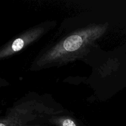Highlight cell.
<instances>
[{"instance_id":"obj_1","label":"cell","mask_w":126,"mask_h":126,"mask_svg":"<svg viewBox=\"0 0 126 126\" xmlns=\"http://www.w3.org/2000/svg\"><path fill=\"white\" fill-rule=\"evenodd\" d=\"M108 26V23H93L74 31L40 54L33 63L34 68L60 66L82 59L106 33Z\"/></svg>"},{"instance_id":"obj_2","label":"cell","mask_w":126,"mask_h":126,"mask_svg":"<svg viewBox=\"0 0 126 126\" xmlns=\"http://www.w3.org/2000/svg\"><path fill=\"white\" fill-rule=\"evenodd\" d=\"M44 25L32 27L23 32L0 48V60L12 56L39 39L46 32Z\"/></svg>"},{"instance_id":"obj_3","label":"cell","mask_w":126,"mask_h":126,"mask_svg":"<svg viewBox=\"0 0 126 126\" xmlns=\"http://www.w3.org/2000/svg\"><path fill=\"white\" fill-rule=\"evenodd\" d=\"M49 121L50 123L56 126H78L75 119L66 116H54Z\"/></svg>"},{"instance_id":"obj_4","label":"cell","mask_w":126,"mask_h":126,"mask_svg":"<svg viewBox=\"0 0 126 126\" xmlns=\"http://www.w3.org/2000/svg\"><path fill=\"white\" fill-rule=\"evenodd\" d=\"M17 126L13 124L12 121L10 120L9 118L6 116L4 118H1L0 119V126Z\"/></svg>"},{"instance_id":"obj_5","label":"cell","mask_w":126,"mask_h":126,"mask_svg":"<svg viewBox=\"0 0 126 126\" xmlns=\"http://www.w3.org/2000/svg\"><path fill=\"white\" fill-rule=\"evenodd\" d=\"M23 126H37V125H35V126H28V125H25Z\"/></svg>"},{"instance_id":"obj_6","label":"cell","mask_w":126,"mask_h":126,"mask_svg":"<svg viewBox=\"0 0 126 126\" xmlns=\"http://www.w3.org/2000/svg\"><path fill=\"white\" fill-rule=\"evenodd\" d=\"M1 79L0 78V86H1Z\"/></svg>"},{"instance_id":"obj_7","label":"cell","mask_w":126,"mask_h":126,"mask_svg":"<svg viewBox=\"0 0 126 126\" xmlns=\"http://www.w3.org/2000/svg\"></svg>"}]
</instances>
